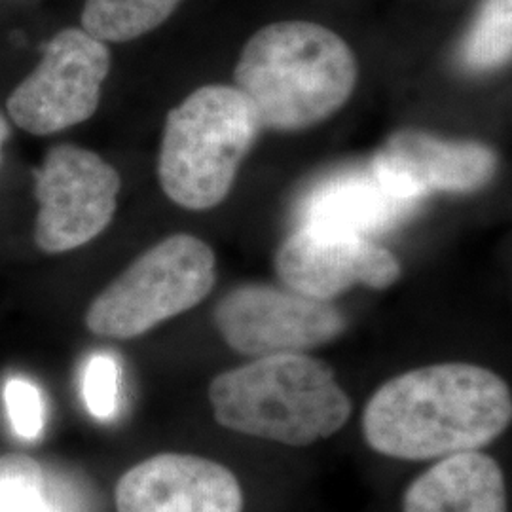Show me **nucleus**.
I'll return each mask as SVG.
<instances>
[{
	"instance_id": "nucleus-10",
	"label": "nucleus",
	"mask_w": 512,
	"mask_h": 512,
	"mask_svg": "<svg viewBox=\"0 0 512 512\" xmlns=\"http://www.w3.org/2000/svg\"><path fill=\"white\" fill-rule=\"evenodd\" d=\"M118 512H243L236 475L217 461L158 454L137 463L116 484Z\"/></svg>"
},
{
	"instance_id": "nucleus-18",
	"label": "nucleus",
	"mask_w": 512,
	"mask_h": 512,
	"mask_svg": "<svg viewBox=\"0 0 512 512\" xmlns=\"http://www.w3.org/2000/svg\"><path fill=\"white\" fill-rule=\"evenodd\" d=\"M6 412L19 439L37 440L46 423V404L37 385L25 378H12L4 385Z\"/></svg>"
},
{
	"instance_id": "nucleus-12",
	"label": "nucleus",
	"mask_w": 512,
	"mask_h": 512,
	"mask_svg": "<svg viewBox=\"0 0 512 512\" xmlns=\"http://www.w3.org/2000/svg\"><path fill=\"white\" fill-rule=\"evenodd\" d=\"M368 167L334 171L311 184L296 205L298 226L374 239L397 228L416 211Z\"/></svg>"
},
{
	"instance_id": "nucleus-11",
	"label": "nucleus",
	"mask_w": 512,
	"mask_h": 512,
	"mask_svg": "<svg viewBox=\"0 0 512 512\" xmlns=\"http://www.w3.org/2000/svg\"><path fill=\"white\" fill-rule=\"evenodd\" d=\"M370 165L391 190L420 205L433 192H471L484 186L494 177L495 156L478 143L399 131Z\"/></svg>"
},
{
	"instance_id": "nucleus-1",
	"label": "nucleus",
	"mask_w": 512,
	"mask_h": 512,
	"mask_svg": "<svg viewBox=\"0 0 512 512\" xmlns=\"http://www.w3.org/2000/svg\"><path fill=\"white\" fill-rule=\"evenodd\" d=\"M512 421L507 382L467 363L423 366L385 382L368 401L363 433L387 458L425 461L475 452Z\"/></svg>"
},
{
	"instance_id": "nucleus-3",
	"label": "nucleus",
	"mask_w": 512,
	"mask_h": 512,
	"mask_svg": "<svg viewBox=\"0 0 512 512\" xmlns=\"http://www.w3.org/2000/svg\"><path fill=\"white\" fill-rule=\"evenodd\" d=\"M209 401L222 427L287 446L329 439L353 410L330 366L306 353L258 357L222 372Z\"/></svg>"
},
{
	"instance_id": "nucleus-14",
	"label": "nucleus",
	"mask_w": 512,
	"mask_h": 512,
	"mask_svg": "<svg viewBox=\"0 0 512 512\" xmlns=\"http://www.w3.org/2000/svg\"><path fill=\"white\" fill-rule=\"evenodd\" d=\"M183 0H86L82 29L101 42L124 44L164 25Z\"/></svg>"
},
{
	"instance_id": "nucleus-17",
	"label": "nucleus",
	"mask_w": 512,
	"mask_h": 512,
	"mask_svg": "<svg viewBox=\"0 0 512 512\" xmlns=\"http://www.w3.org/2000/svg\"><path fill=\"white\" fill-rule=\"evenodd\" d=\"M82 399L93 418L109 421L120 408V366L105 353L88 359L82 372Z\"/></svg>"
},
{
	"instance_id": "nucleus-19",
	"label": "nucleus",
	"mask_w": 512,
	"mask_h": 512,
	"mask_svg": "<svg viewBox=\"0 0 512 512\" xmlns=\"http://www.w3.org/2000/svg\"><path fill=\"white\" fill-rule=\"evenodd\" d=\"M8 137H10V126H8L6 118L0 114V160H2V147Z\"/></svg>"
},
{
	"instance_id": "nucleus-5",
	"label": "nucleus",
	"mask_w": 512,
	"mask_h": 512,
	"mask_svg": "<svg viewBox=\"0 0 512 512\" xmlns=\"http://www.w3.org/2000/svg\"><path fill=\"white\" fill-rule=\"evenodd\" d=\"M217 283V256L203 239L173 234L137 256L93 298L86 327L95 336L131 340L196 308Z\"/></svg>"
},
{
	"instance_id": "nucleus-8",
	"label": "nucleus",
	"mask_w": 512,
	"mask_h": 512,
	"mask_svg": "<svg viewBox=\"0 0 512 512\" xmlns=\"http://www.w3.org/2000/svg\"><path fill=\"white\" fill-rule=\"evenodd\" d=\"M224 342L247 357L306 353L336 340L346 330L342 311L291 289L241 285L215 310Z\"/></svg>"
},
{
	"instance_id": "nucleus-15",
	"label": "nucleus",
	"mask_w": 512,
	"mask_h": 512,
	"mask_svg": "<svg viewBox=\"0 0 512 512\" xmlns=\"http://www.w3.org/2000/svg\"><path fill=\"white\" fill-rule=\"evenodd\" d=\"M512 59V0H484L459 46L467 71L488 73Z\"/></svg>"
},
{
	"instance_id": "nucleus-16",
	"label": "nucleus",
	"mask_w": 512,
	"mask_h": 512,
	"mask_svg": "<svg viewBox=\"0 0 512 512\" xmlns=\"http://www.w3.org/2000/svg\"><path fill=\"white\" fill-rule=\"evenodd\" d=\"M0 512H69V503L33 458L0 456Z\"/></svg>"
},
{
	"instance_id": "nucleus-13",
	"label": "nucleus",
	"mask_w": 512,
	"mask_h": 512,
	"mask_svg": "<svg viewBox=\"0 0 512 512\" xmlns=\"http://www.w3.org/2000/svg\"><path fill=\"white\" fill-rule=\"evenodd\" d=\"M403 512H509L505 476L476 450L442 458L408 486Z\"/></svg>"
},
{
	"instance_id": "nucleus-9",
	"label": "nucleus",
	"mask_w": 512,
	"mask_h": 512,
	"mask_svg": "<svg viewBox=\"0 0 512 512\" xmlns=\"http://www.w3.org/2000/svg\"><path fill=\"white\" fill-rule=\"evenodd\" d=\"M275 272L294 293L330 302L355 285L391 287L401 275V264L374 239L298 226L279 245Z\"/></svg>"
},
{
	"instance_id": "nucleus-7",
	"label": "nucleus",
	"mask_w": 512,
	"mask_h": 512,
	"mask_svg": "<svg viewBox=\"0 0 512 512\" xmlns=\"http://www.w3.org/2000/svg\"><path fill=\"white\" fill-rule=\"evenodd\" d=\"M120 188V173L99 154L74 145L50 148L35 173L40 251L61 255L101 236L114 219Z\"/></svg>"
},
{
	"instance_id": "nucleus-4",
	"label": "nucleus",
	"mask_w": 512,
	"mask_h": 512,
	"mask_svg": "<svg viewBox=\"0 0 512 512\" xmlns=\"http://www.w3.org/2000/svg\"><path fill=\"white\" fill-rule=\"evenodd\" d=\"M260 131L255 110L238 88L211 84L190 93L165 120L158 156L165 196L188 211L220 205Z\"/></svg>"
},
{
	"instance_id": "nucleus-2",
	"label": "nucleus",
	"mask_w": 512,
	"mask_h": 512,
	"mask_svg": "<svg viewBox=\"0 0 512 512\" xmlns=\"http://www.w3.org/2000/svg\"><path fill=\"white\" fill-rule=\"evenodd\" d=\"M357 59L348 42L313 21H277L247 40L234 88L262 129L298 131L325 122L348 103Z\"/></svg>"
},
{
	"instance_id": "nucleus-6",
	"label": "nucleus",
	"mask_w": 512,
	"mask_h": 512,
	"mask_svg": "<svg viewBox=\"0 0 512 512\" xmlns=\"http://www.w3.org/2000/svg\"><path fill=\"white\" fill-rule=\"evenodd\" d=\"M110 73L109 46L82 27L59 31L42 59L14 92L6 109L19 129L52 135L90 120Z\"/></svg>"
}]
</instances>
